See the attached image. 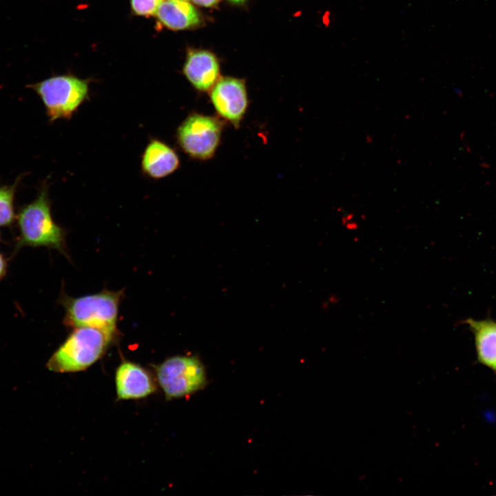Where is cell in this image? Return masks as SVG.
<instances>
[{
    "instance_id": "1",
    "label": "cell",
    "mask_w": 496,
    "mask_h": 496,
    "mask_svg": "<svg viewBox=\"0 0 496 496\" xmlns=\"http://www.w3.org/2000/svg\"><path fill=\"white\" fill-rule=\"evenodd\" d=\"M38 193L35 200L21 207L16 216L19 236L14 254L28 246L47 247L67 256L65 231L52 218L51 202L45 183Z\"/></svg>"
},
{
    "instance_id": "2",
    "label": "cell",
    "mask_w": 496,
    "mask_h": 496,
    "mask_svg": "<svg viewBox=\"0 0 496 496\" xmlns=\"http://www.w3.org/2000/svg\"><path fill=\"white\" fill-rule=\"evenodd\" d=\"M116 333L92 327H76L51 356L47 366L59 373L83 371L103 356Z\"/></svg>"
},
{
    "instance_id": "3",
    "label": "cell",
    "mask_w": 496,
    "mask_h": 496,
    "mask_svg": "<svg viewBox=\"0 0 496 496\" xmlns=\"http://www.w3.org/2000/svg\"><path fill=\"white\" fill-rule=\"evenodd\" d=\"M40 97L50 122L69 119L89 98V82L70 74L53 76L28 85Z\"/></svg>"
},
{
    "instance_id": "4",
    "label": "cell",
    "mask_w": 496,
    "mask_h": 496,
    "mask_svg": "<svg viewBox=\"0 0 496 496\" xmlns=\"http://www.w3.org/2000/svg\"><path fill=\"white\" fill-rule=\"evenodd\" d=\"M123 291L104 290L79 298L65 297V324L74 328L92 327L117 331L118 306Z\"/></svg>"
},
{
    "instance_id": "5",
    "label": "cell",
    "mask_w": 496,
    "mask_h": 496,
    "mask_svg": "<svg viewBox=\"0 0 496 496\" xmlns=\"http://www.w3.org/2000/svg\"><path fill=\"white\" fill-rule=\"evenodd\" d=\"M155 369L167 400L188 396L204 389L207 383L205 366L194 356H173Z\"/></svg>"
},
{
    "instance_id": "6",
    "label": "cell",
    "mask_w": 496,
    "mask_h": 496,
    "mask_svg": "<svg viewBox=\"0 0 496 496\" xmlns=\"http://www.w3.org/2000/svg\"><path fill=\"white\" fill-rule=\"evenodd\" d=\"M223 121L218 117L192 112L180 124L176 141L181 149L196 160L211 158L220 143Z\"/></svg>"
},
{
    "instance_id": "7",
    "label": "cell",
    "mask_w": 496,
    "mask_h": 496,
    "mask_svg": "<svg viewBox=\"0 0 496 496\" xmlns=\"http://www.w3.org/2000/svg\"><path fill=\"white\" fill-rule=\"evenodd\" d=\"M210 100L219 118L235 127L240 126L249 106L242 80L233 77L218 79L211 88Z\"/></svg>"
},
{
    "instance_id": "8",
    "label": "cell",
    "mask_w": 496,
    "mask_h": 496,
    "mask_svg": "<svg viewBox=\"0 0 496 496\" xmlns=\"http://www.w3.org/2000/svg\"><path fill=\"white\" fill-rule=\"evenodd\" d=\"M115 382L119 400L143 398L156 391L149 373L140 365L128 361L122 362L117 368Z\"/></svg>"
},
{
    "instance_id": "9",
    "label": "cell",
    "mask_w": 496,
    "mask_h": 496,
    "mask_svg": "<svg viewBox=\"0 0 496 496\" xmlns=\"http://www.w3.org/2000/svg\"><path fill=\"white\" fill-rule=\"evenodd\" d=\"M180 158L176 152L163 141L153 138L145 147L141 158L144 174L160 179L168 176L178 169Z\"/></svg>"
},
{
    "instance_id": "10",
    "label": "cell",
    "mask_w": 496,
    "mask_h": 496,
    "mask_svg": "<svg viewBox=\"0 0 496 496\" xmlns=\"http://www.w3.org/2000/svg\"><path fill=\"white\" fill-rule=\"evenodd\" d=\"M183 72L193 87L206 92L214 87L219 77V65L215 56L204 50L189 52Z\"/></svg>"
},
{
    "instance_id": "11",
    "label": "cell",
    "mask_w": 496,
    "mask_h": 496,
    "mask_svg": "<svg viewBox=\"0 0 496 496\" xmlns=\"http://www.w3.org/2000/svg\"><path fill=\"white\" fill-rule=\"evenodd\" d=\"M466 323L473 333L479 361L496 373V322L468 318Z\"/></svg>"
},
{
    "instance_id": "12",
    "label": "cell",
    "mask_w": 496,
    "mask_h": 496,
    "mask_svg": "<svg viewBox=\"0 0 496 496\" xmlns=\"http://www.w3.org/2000/svg\"><path fill=\"white\" fill-rule=\"evenodd\" d=\"M156 15L162 24L174 30L194 27L200 21L196 9L183 0L163 1Z\"/></svg>"
},
{
    "instance_id": "13",
    "label": "cell",
    "mask_w": 496,
    "mask_h": 496,
    "mask_svg": "<svg viewBox=\"0 0 496 496\" xmlns=\"http://www.w3.org/2000/svg\"><path fill=\"white\" fill-rule=\"evenodd\" d=\"M20 178L12 185L0 187V227H10L16 218L14 199Z\"/></svg>"
},
{
    "instance_id": "14",
    "label": "cell",
    "mask_w": 496,
    "mask_h": 496,
    "mask_svg": "<svg viewBox=\"0 0 496 496\" xmlns=\"http://www.w3.org/2000/svg\"><path fill=\"white\" fill-rule=\"evenodd\" d=\"M163 0H130L133 12L138 16L149 17L156 14Z\"/></svg>"
},
{
    "instance_id": "15",
    "label": "cell",
    "mask_w": 496,
    "mask_h": 496,
    "mask_svg": "<svg viewBox=\"0 0 496 496\" xmlns=\"http://www.w3.org/2000/svg\"><path fill=\"white\" fill-rule=\"evenodd\" d=\"M7 261L3 255L0 252V280L3 279L7 272Z\"/></svg>"
},
{
    "instance_id": "16",
    "label": "cell",
    "mask_w": 496,
    "mask_h": 496,
    "mask_svg": "<svg viewBox=\"0 0 496 496\" xmlns=\"http://www.w3.org/2000/svg\"><path fill=\"white\" fill-rule=\"evenodd\" d=\"M196 4L205 7H211L216 5L219 0H192Z\"/></svg>"
},
{
    "instance_id": "17",
    "label": "cell",
    "mask_w": 496,
    "mask_h": 496,
    "mask_svg": "<svg viewBox=\"0 0 496 496\" xmlns=\"http://www.w3.org/2000/svg\"><path fill=\"white\" fill-rule=\"evenodd\" d=\"M329 12H327V14H325V15H324V24L327 25H328L330 23L329 15Z\"/></svg>"
},
{
    "instance_id": "18",
    "label": "cell",
    "mask_w": 496,
    "mask_h": 496,
    "mask_svg": "<svg viewBox=\"0 0 496 496\" xmlns=\"http://www.w3.org/2000/svg\"><path fill=\"white\" fill-rule=\"evenodd\" d=\"M229 1H231V2H232V3H243L245 0H229Z\"/></svg>"
},
{
    "instance_id": "19",
    "label": "cell",
    "mask_w": 496,
    "mask_h": 496,
    "mask_svg": "<svg viewBox=\"0 0 496 496\" xmlns=\"http://www.w3.org/2000/svg\"><path fill=\"white\" fill-rule=\"evenodd\" d=\"M0 240H1V234H0Z\"/></svg>"
},
{
    "instance_id": "20",
    "label": "cell",
    "mask_w": 496,
    "mask_h": 496,
    "mask_svg": "<svg viewBox=\"0 0 496 496\" xmlns=\"http://www.w3.org/2000/svg\"><path fill=\"white\" fill-rule=\"evenodd\" d=\"M183 1H188V0H183Z\"/></svg>"
}]
</instances>
